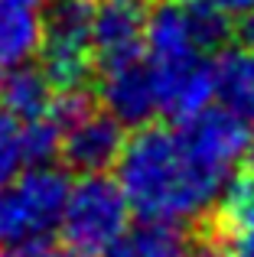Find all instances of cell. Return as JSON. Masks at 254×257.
Masks as SVG:
<instances>
[{
  "instance_id": "obj_9",
  "label": "cell",
  "mask_w": 254,
  "mask_h": 257,
  "mask_svg": "<svg viewBox=\"0 0 254 257\" xmlns=\"http://www.w3.org/2000/svg\"><path fill=\"white\" fill-rule=\"evenodd\" d=\"M215 69V101L238 117L254 120V52L244 46H225L212 59Z\"/></svg>"
},
{
  "instance_id": "obj_6",
  "label": "cell",
  "mask_w": 254,
  "mask_h": 257,
  "mask_svg": "<svg viewBox=\"0 0 254 257\" xmlns=\"http://www.w3.org/2000/svg\"><path fill=\"white\" fill-rule=\"evenodd\" d=\"M196 241L218 251H235L254 241V173L244 170L222 186V192L199 221Z\"/></svg>"
},
{
  "instance_id": "obj_15",
  "label": "cell",
  "mask_w": 254,
  "mask_h": 257,
  "mask_svg": "<svg viewBox=\"0 0 254 257\" xmlns=\"http://www.w3.org/2000/svg\"><path fill=\"white\" fill-rule=\"evenodd\" d=\"M192 257H228V254L218 251V247H212V244H202V241H196V251H192Z\"/></svg>"
},
{
  "instance_id": "obj_3",
  "label": "cell",
  "mask_w": 254,
  "mask_h": 257,
  "mask_svg": "<svg viewBox=\"0 0 254 257\" xmlns=\"http://www.w3.org/2000/svg\"><path fill=\"white\" fill-rule=\"evenodd\" d=\"M127 225L131 205L117 179H108L104 173H82V179L69 186L59 228L62 241L78 257H98Z\"/></svg>"
},
{
  "instance_id": "obj_8",
  "label": "cell",
  "mask_w": 254,
  "mask_h": 257,
  "mask_svg": "<svg viewBox=\"0 0 254 257\" xmlns=\"http://www.w3.org/2000/svg\"><path fill=\"white\" fill-rule=\"evenodd\" d=\"M196 234L183 228V221L140 218L127 225L98 257H192Z\"/></svg>"
},
{
  "instance_id": "obj_14",
  "label": "cell",
  "mask_w": 254,
  "mask_h": 257,
  "mask_svg": "<svg viewBox=\"0 0 254 257\" xmlns=\"http://www.w3.org/2000/svg\"><path fill=\"white\" fill-rule=\"evenodd\" d=\"M215 10H222L228 20H238V17H248L254 13V0H209Z\"/></svg>"
},
{
  "instance_id": "obj_16",
  "label": "cell",
  "mask_w": 254,
  "mask_h": 257,
  "mask_svg": "<svg viewBox=\"0 0 254 257\" xmlns=\"http://www.w3.org/2000/svg\"><path fill=\"white\" fill-rule=\"evenodd\" d=\"M244 163H248V173H254V127L248 131V144H244Z\"/></svg>"
},
{
  "instance_id": "obj_10",
  "label": "cell",
  "mask_w": 254,
  "mask_h": 257,
  "mask_svg": "<svg viewBox=\"0 0 254 257\" xmlns=\"http://www.w3.org/2000/svg\"><path fill=\"white\" fill-rule=\"evenodd\" d=\"M52 101H56V88L46 78L43 69L23 62L17 69L0 75V107L23 124V120H36L49 114Z\"/></svg>"
},
{
  "instance_id": "obj_17",
  "label": "cell",
  "mask_w": 254,
  "mask_h": 257,
  "mask_svg": "<svg viewBox=\"0 0 254 257\" xmlns=\"http://www.w3.org/2000/svg\"><path fill=\"white\" fill-rule=\"evenodd\" d=\"M228 257H254V241H248V244L235 247V251H225Z\"/></svg>"
},
{
  "instance_id": "obj_7",
  "label": "cell",
  "mask_w": 254,
  "mask_h": 257,
  "mask_svg": "<svg viewBox=\"0 0 254 257\" xmlns=\"http://www.w3.org/2000/svg\"><path fill=\"white\" fill-rule=\"evenodd\" d=\"M98 101L124 127L150 124L160 114V101H157L153 75L147 69V59L98 72Z\"/></svg>"
},
{
  "instance_id": "obj_4",
  "label": "cell",
  "mask_w": 254,
  "mask_h": 257,
  "mask_svg": "<svg viewBox=\"0 0 254 257\" xmlns=\"http://www.w3.org/2000/svg\"><path fill=\"white\" fill-rule=\"evenodd\" d=\"M69 173L52 163L20 170L0 186V247H17L36 234H49L59 225Z\"/></svg>"
},
{
  "instance_id": "obj_11",
  "label": "cell",
  "mask_w": 254,
  "mask_h": 257,
  "mask_svg": "<svg viewBox=\"0 0 254 257\" xmlns=\"http://www.w3.org/2000/svg\"><path fill=\"white\" fill-rule=\"evenodd\" d=\"M39 17L43 10L20 0H0V75L30 62L39 52Z\"/></svg>"
},
{
  "instance_id": "obj_1",
  "label": "cell",
  "mask_w": 254,
  "mask_h": 257,
  "mask_svg": "<svg viewBox=\"0 0 254 257\" xmlns=\"http://www.w3.org/2000/svg\"><path fill=\"white\" fill-rule=\"evenodd\" d=\"M114 166L131 212L160 221L202 218L228 182V173L205 163L186 144L179 127L153 120L140 124L131 140H124Z\"/></svg>"
},
{
  "instance_id": "obj_13",
  "label": "cell",
  "mask_w": 254,
  "mask_h": 257,
  "mask_svg": "<svg viewBox=\"0 0 254 257\" xmlns=\"http://www.w3.org/2000/svg\"><path fill=\"white\" fill-rule=\"evenodd\" d=\"M13 257H78V254L72 251L62 238L56 241V238H49V234H36V238H30V241L13 247Z\"/></svg>"
},
{
  "instance_id": "obj_2",
  "label": "cell",
  "mask_w": 254,
  "mask_h": 257,
  "mask_svg": "<svg viewBox=\"0 0 254 257\" xmlns=\"http://www.w3.org/2000/svg\"><path fill=\"white\" fill-rule=\"evenodd\" d=\"M39 17L43 72L56 91H82L95 75L91 10L95 0H49Z\"/></svg>"
},
{
  "instance_id": "obj_18",
  "label": "cell",
  "mask_w": 254,
  "mask_h": 257,
  "mask_svg": "<svg viewBox=\"0 0 254 257\" xmlns=\"http://www.w3.org/2000/svg\"><path fill=\"white\" fill-rule=\"evenodd\" d=\"M251 52H254V49H251Z\"/></svg>"
},
{
  "instance_id": "obj_5",
  "label": "cell",
  "mask_w": 254,
  "mask_h": 257,
  "mask_svg": "<svg viewBox=\"0 0 254 257\" xmlns=\"http://www.w3.org/2000/svg\"><path fill=\"white\" fill-rule=\"evenodd\" d=\"M150 0H95L91 10V56L95 75L144 59Z\"/></svg>"
},
{
  "instance_id": "obj_12",
  "label": "cell",
  "mask_w": 254,
  "mask_h": 257,
  "mask_svg": "<svg viewBox=\"0 0 254 257\" xmlns=\"http://www.w3.org/2000/svg\"><path fill=\"white\" fill-rule=\"evenodd\" d=\"M23 166V124L0 107V186L13 179Z\"/></svg>"
}]
</instances>
